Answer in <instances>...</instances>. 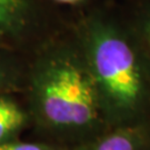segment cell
<instances>
[{"instance_id": "6da1fadb", "label": "cell", "mask_w": 150, "mask_h": 150, "mask_svg": "<svg viewBox=\"0 0 150 150\" xmlns=\"http://www.w3.org/2000/svg\"><path fill=\"white\" fill-rule=\"evenodd\" d=\"M83 54L102 107L120 115L134 112L148 97L141 60L117 22L90 15L80 26Z\"/></svg>"}, {"instance_id": "7a4b0ae2", "label": "cell", "mask_w": 150, "mask_h": 150, "mask_svg": "<svg viewBox=\"0 0 150 150\" xmlns=\"http://www.w3.org/2000/svg\"><path fill=\"white\" fill-rule=\"evenodd\" d=\"M32 93L41 117L57 128L88 127L102 108L85 54L66 47L48 51L39 61Z\"/></svg>"}, {"instance_id": "3957f363", "label": "cell", "mask_w": 150, "mask_h": 150, "mask_svg": "<svg viewBox=\"0 0 150 150\" xmlns=\"http://www.w3.org/2000/svg\"><path fill=\"white\" fill-rule=\"evenodd\" d=\"M29 12L28 0H0V33H15L23 29Z\"/></svg>"}, {"instance_id": "277c9868", "label": "cell", "mask_w": 150, "mask_h": 150, "mask_svg": "<svg viewBox=\"0 0 150 150\" xmlns=\"http://www.w3.org/2000/svg\"><path fill=\"white\" fill-rule=\"evenodd\" d=\"M26 116L15 101L0 97V144L20 128Z\"/></svg>"}, {"instance_id": "5b68a950", "label": "cell", "mask_w": 150, "mask_h": 150, "mask_svg": "<svg viewBox=\"0 0 150 150\" xmlns=\"http://www.w3.org/2000/svg\"><path fill=\"white\" fill-rule=\"evenodd\" d=\"M138 136L131 130H118L98 141L90 150H137Z\"/></svg>"}, {"instance_id": "8992f818", "label": "cell", "mask_w": 150, "mask_h": 150, "mask_svg": "<svg viewBox=\"0 0 150 150\" xmlns=\"http://www.w3.org/2000/svg\"><path fill=\"white\" fill-rule=\"evenodd\" d=\"M137 29L140 41L150 54V0H147L140 10L139 18L137 20Z\"/></svg>"}, {"instance_id": "52a82bcc", "label": "cell", "mask_w": 150, "mask_h": 150, "mask_svg": "<svg viewBox=\"0 0 150 150\" xmlns=\"http://www.w3.org/2000/svg\"><path fill=\"white\" fill-rule=\"evenodd\" d=\"M0 150H57L48 146L32 142H1Z\"/></svg>"}, {"instance_id": "ba28073f", "label": "cell", "mask_w": 150, "mask_h": 150, "mask_svg": "<svg viewBox=\"0 0 150 150\" xmlns=\"http://www.w3.org/2000/svg\"><path fill=\"white\" fill-rule=\"evenodd\" d=\"M57 2H61V4H67V5H76V4H79L83 0H54Z\"/></svg>"}, {"instance_id": "9c48e42d", "label": "cell", "mask_w": 150, "mask_h": 150, "mask_svg": "<svg viewBox=\"0 0 150 150\" xmlns=\"http://www.w3.org/2000/svg\"><path fill=\"white\" fill-rule=\"evenodd\" d=\"M4 80H5V72L0 69V87L4 83Z\"/></svg>"}]
</instances>
